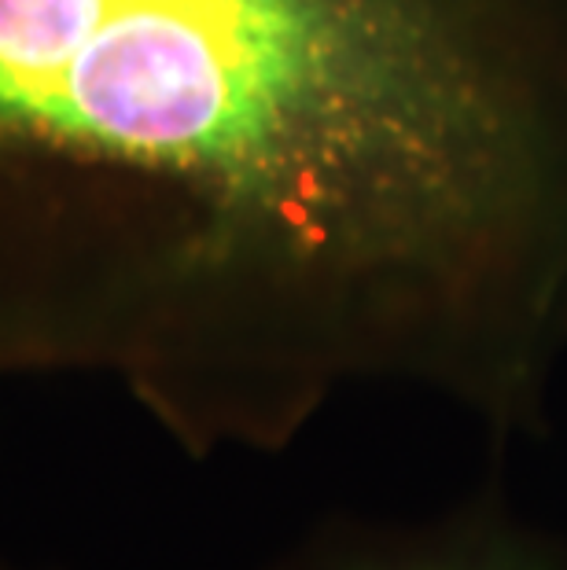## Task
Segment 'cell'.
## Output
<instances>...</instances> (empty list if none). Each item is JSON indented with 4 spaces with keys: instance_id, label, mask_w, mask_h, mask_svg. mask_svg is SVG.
Here are the masks:
<instances>
[{
    "instance_id": "6da1fadb",
    "label": "cell",
    "mask_w": 567,
    "mask_h": 570,
    "mask_svg": "<svg viewBox=\"0 0 567 570\" xmlns=\"http://www.w3.org/2000/svg\"><path fill=\"white\" fill-rule=\"evenodd\" d=\"M567 343V0H0V383L188 456Z\"/></svg>"
},
{
    "instance_id": "7a4b0ae2",
    "label": "cell",
    "mask_w": 567,
    "mask_h": 570,
    "mask_svg": "<svg viewBox=\"0 0 567 570\" xmlns=\"http://www.w3.org/2000/svg\"><path fill=\"white\" fill-rule=\"evenodd\" d=\"M262 570H567V538L476 493L417 519L329 515Z\"/></svg>"
},
{
    "instance_id": "3957f363",
    "label": "cell",
    "mask_w": 567,
    "mask_h": 570,
    "mask_svg": "<svg viewBox=\"0 0 567 570\" xmlns=\"http://www.w3.org/2000/svg\"><path fill=\"white\" fill-rule=\"evenodd\" d=\"M0 570H59V567H41V563H30L22 556H11L4 544H0Z\"/></svg>"
}]
</instances>
